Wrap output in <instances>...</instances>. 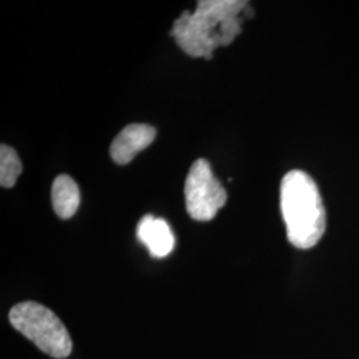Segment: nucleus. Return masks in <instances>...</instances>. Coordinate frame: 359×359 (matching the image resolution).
Segmentation results:
<instances>
[{"mask_svg": "<svg viewBox=\"0 0 359 359\" xmlns=\"http://www.w3.org/2000/svg\"><path fill=\"white\" fill-rule=\"evenodd\" d=\"M249 10V3L241 0H203L194 13L180 16L170 35L189 56L210 60L216 48L241 34L243 16L250 18Z\"/></svg>", "mask_w": 359, "mask_h": 359, "instance_id": "nucleus-1", "label": "nucleus"}, {"mask_svg": "<svg viewBox=\"0 0 359 359\" xmlns=\"http://www.w3.org/2000/svg\"><path fill=\"white\" fill-rule=\"evenodd\" d=\"M281 213L290 244L310 249L320 243L326 229V212L318 187L308 173L295 169L283 176Z\"/></svg>", "mask_w": 359, "mask_h": 359, "instance_id": "nucleus-2", "label": "nucleus"}, {"mask_svg": "<svg viewBox=\"0 0 359 359\" xmlns=\"http://www.w3.org/2000/svg\"><path fill=\"white\" fill-rule=\"evenodd\" d=\"M10 322L43 353L52 358L65 359L72 353V341L65 323L38 302H20L10 310Z\"/></svg>", "mask_w": 359, "mask_h": 359, "instance_id": "nucleus-3", "label": "nucleus"}, {"mask_svg": "<svg viewBox=\"0 0 359 359\" xmlns=\"http://www.w3.org/2000/svg\"><path fill=\"white\" fill-rule=\"evenodd\" d=\"M185 204L189 216L196 221H210L228 200L209 163L198 158L193 163L185 180Z\"/></svg>", "mask_w": 359, "mask_h": 359, "instance_id": "nucleus-4", "label": "nucleus"}, {"mask_svg": "<svg viewBox=\"0 0 359 359\" xmlns=\"http://www.w3.org/2000/svg\"><path fill=\"white\" fill-rule=\"evenodd\" d=\"M156 139V129L148 124H130L123 129L112 145L111 157L118 165L130 163L136 154L148 148Z\"/></svg>", "mask_w": 359, "mask_h": 359, "instance_id": "nucleus-5", "label": "nucleus"}, {"mask_svg": "<svg viewBox=\"0 0 359 359\" xmlns=\"http://www.w3.org/2000/svg\"><path fill=\"white\" fill-rule=\"evenodd\" d=\"M137 238L154 258H164L172 253L176 244L175 234L169 224L163 218L147 215L137 225Z\"/></svg>", "mask_w": 359, "mask_h": 359, "instance_id": "nucleus-6", "label": "nucleus"}, {"mask_svg": "<svg viewBox=\"0 0 359 359\" xmlns=\"http://www.w3.org/2000/svg\"><path fill=\"white\" fill-rule=\"evenodd\" d=\"M51 198L53 210L59 217H72L80 205V191L75 180L68 175L57 176L52 184Z\"/></svg>", "mask_w": 359, "mask_h": 359, "instance_id": "nucleus-7", "label": "nucleus"}, {"mask_svg": "<svg viewBox=\"0 0 359 359\" xmlns=\"http://www.w3.org/2000/svg\"><path fill=\"white\" fill-rule=\"evenodd\" d=\"M22 161L16 151L11 147L1 144L0 147V185L3 188H13L22 173Z\"/></svg>", "mask_w": 359, "mask_h": 359, "instance_id": "nucleus-8", "label": "nucleus"}]
</instances>
